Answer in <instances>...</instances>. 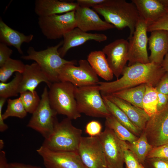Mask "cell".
<instances>
[{"label":"cell","mask_w":168,"mask_h":168,"mask_svg":"<svg viewBox=\"0 0 168 168\" xmlns=\"http://www.w3.org/2000/svg\"><path fill=\"white\" fill-rule=\"evenodd\" d=\"M166 72L161 65L136 63L126 66L120 78L112 82L99 81L98 85L101 94L104 95L143 84L155 87Z\"/></svg>","instance_id":"1"},{"label":"cell","mask_w":168,"mask_h":168,"mask_svg":"<svg viewBox=\"0 0 168 168\" xmlns=\"http://www.w3.org/2000/svg\"><path fill=\"white\" fill-rule=\"evenodd\" d=\"M92 9L101 15L105 21L118 29L128 28L130 35L128 40L132 36L140 18L134 4L125 0H106L104 3Z\"/></svg>","instance_id":"2"},{"label":"cell","mask_w":168,"mask_h":168,"mask_svg":"<svg viewBox=\"0 0 168 168\" xmlns=\"http://www.w3.org/2000/svg\"><path fill=\"white\" fill-rule=\"evenodd\" d=\"M63 43L62 40L55 46L48 47L40 51H36L33 47H29L27 51V55H22L21 58L25 60L34 61L45 73L50 82H58L59 73L65 65L77 64L76 60H66L60 55L58 50Z\"/></svg>","instance_id":"3"},{"label":"cell","mask_w":168,"mask_h":168,"mask_svg":"<svg viewBox=\"0 0 168 168\" xmlns=\"http://www.w3.org/2000/svg\"><path fill=\"white\" fill-rule=\"evenodd\" d=\"M82 134V130L74 126L71 120L66 118L57 123L42 145L54 151L77 152Z\"/></svg>","instance_id":"4"},{"label":"cell","mask_w":168,"mask_h":168,"mask_svg":"<svg viewBox=\"0 0 168 168\" xmlns=\"http://www.w3.org/2000/svg\"><path fill=\"white\" fill-rule=\"evenodd\" d=\"M76 87L68 82H58L52 83L48 91L51 107L57 114L65 115L71 120L81 116L75 98Z\"/></svg>","instance_id":"5"},{"label":"cell","mask_w":168,"mask_h":168,"mask_svg":"<svg viewBox=\"0 0 168 168\" xmlns=\"http://www.w3.org/2000/svg\"><path fill=\"white\" fill-rule=\"evenodd\" d=\"M75 96L81 114L105 118L111 115L104 102L98 85L76 87Z\"/></svg>","instance_id":"6"},{"label":"cell","mask_w":168,"mask_h":168,"mask_svg":"<svg viewBox=\"0 0 168 168\" xmlns=\"http://www.w3.org/2000/svg\"><path fill=\"white\" fill-rule=\"evenodd\" d=\"M40 99V103L32 114L27 127L38 132L46 139L52 133L58 122L57 113L50 104L47 86L44 88Z\"/></svg>","instance_id":"7"},{"label":"cell","mask_w":168,"mask_h":168,"mask_svg":"<svg viewBox=\"0 0 168 168\" xmlns=\"http://www.w3.org/2000/svg\"><path fill=\"white\" fill-rule=\"evenodd\" d=\"M75 11L61 15L39 17L38 24L43 34L48 39L55 40L77 27Z\"/></svg>","instance_id":"8"},{"label":"cell","mask_w":168,"mask_h":168,"mask_svg":"<svg viewBox=\"0 0 168 168\" xmlns=\"http://www.w3.org/2000/svg\"><path fill=\"white\" fill-rule=\"evenodd\" d=\"M79 66L69 63L65 65L59 74V82H68L77 87L98 85V75L87 60L81 59Z\"/></svg>","instance_id":"9"},{"label":"cell","mask_w":168,"mask_h":168,"mask_svg":"<svg viewBox=\"0 0 168 168\" xmlns=\"http://www.w3.org/2000/svg\"><path fill=\"white\" fill-rule=\"evenodd\" d=\"M147 23L140 18L132 36L129 40L128 66L149 63L147 49Z\"/></svg>","instance_id":"10"},{"label":"cell","mask_w":168,"mask_h":168,"mask_svg":"<svg viewBox=\"0 0 168 168\" xmlns=\"http://www.w3.org/2000/svg\"><path fill=\"white\" fill-rule=\"evenodd\" d=\"M103 148L107 168H124L123 147L126 142L119 139L105 127L98 136Z\"/></svg>","instance_id":"11"},{"label":"cell","mask_w":168,"mask_h":168,"mask_svg":"<svg viewBox=\"0 0 168 168\" xmlns=\"http://www.w3.org/2000/svg\"><path fill=\"white\" fill-rule=\"evenodd\" d=\"M142 131L153 147L168 144V104L150 117Z\"/></svg>","instance_id":"12"},{"label":"cell","mask_w":168,"mask_h":168,"mask_svg":"<svg viewBox=\"0 0 168 168\" xmlns=\"http://www.w3.org/2000/svg\"><path fill=\"white\" fill-rule=\"evenodd\" d=\"M77 152L82 162L87 168H107L98 136L82 137Z\"/></svg>","instance_id":"13"},{"label":"cell","mask_w":168,"mask_h":168,"mask_svg":"<svg viewBox=\"0 0 168 168\" xmlns=\"http://www.w3.org/2000/svg\"><path fill=\"white\" fill-rule=\"evenodd\" d=\"M45 168H87L77 152L57 151L41 146L36 150Z\"/></svg>","instance_id":"14"},{"label":"cell","mask_w":168,"mask_h":168,"mask_svg":"<svg viewBox=\"0 0 168 168\" xmlns=\"http://www.w3.org/2000/svg\"><path fill=\"white\" fill-rule=\"evenodd\" d=\"M102 51L107 56L114 75L118 79L128 61V41L124 39L116 40L105 45Z\"/></svg>","instance_id":"15"},{"label":"cell","mask_w":168,"mask_h":168,"mask_svg":"<svg viewBox=\"0 0 168 168\" xmlns=\"http://www.w3.org/2000/svg\"><path fill=\"white\" fill-rule=\"evenodd\" d=\"M75 16L77 27L85 32L104 31L115 28L102 20L95 11L90 8L79 6L75 11Z\"/></svg>","instance_id":"16"},{"label":"cell","mask_w":168,"mask_h":168,"mask_svg":"<svg viewBox=\"0 0 168 168\" xmlns=\"http://www.w3.org/2000/svg\"><path fill=\"white\" fill-rule=\"evenodd\" d=\"M63 37V44L58 50L62 58L70 49L82 45L87 41L93 40L100 42L107 39V36L104 34L88 33L77 27L66 34Z\"/></svg>","instance_id":"17"},{"label":"cell","mask_w":168,"mask_h":168,"mask_svg":"<svg viewBox=\"0 0 168 168\" xmlns=\"http://www.w3.org/2000/svg\"><path fill=\"white\" fill-rule=\"evenodd\" d=\"M140 18L147 24L153 22L168 12V0H132Z\"/></svg>","instance_id":"18"},{"label":"cell","mask_w":168,"mask_h":168,"mask_svg":"<svg viewBox=\"0 0 168 168\" xmlns=\"http://www.w3.org/2000/svg\"><path fill=\"white\" fill-rule=\"evenodd\" d=\"M42 82L45 83L49 88L52 83L39 65L34 62L26 64L22 73V78L19 88L20 93L26 91L34 92L38 86Z\"/></svg>","instance_id":"19"},{"label":"cell","mask_w":168,"mask_h":168,"mask_svg":"<svg viewBox=\"0 0 168 168\" xmlns=\"http://www.w3.org/2000/svg\"><path fill=\"white\" fill-rule=\"evenodd\" d=\"M151 32L148 40L149 49L151 52L149 62L161 65L168 53V32L159 30Z\"/></svg>","instance_id":"20"},{"label":"cell","mask_w":168,"mask_h":168,"mask_svg":"<svg viewBox=\"0 0 168 168\" xmlns=\"http://www.w3.org/2000/svg\"><path fill=\"white\" fill-rule=\"evenodd\" d=\"M79 7L77 2L58 0H36L35 12L39 17L46 16L75 11Z\"/></svg>","instance_id":"21"},{"label":"cell","mask_w":168,"mask_h":168,"mask_svg":"<svg viewBox=\"0 0 168 168\" xmlns=\"http://www.w3.org/2000/svg\"><path fill=\"white\" fill-rule=\"evenodd\" d=\"M104 96L120 108L134 125L142 131L144 130L150 116L143 109L111 94Z\"/></svg>","instance_id":"22"},{"label":"cell","mask_w":168,"mask_h":168,"mask_svg":"<svg viewBox=\"0 0 168 168\" xmlns=\"http://www.w3.org/2000/svg\"><path fill=\"white\" fill-rule=\"evenodd\" d=\"M32 34L26 35L15 30L6 24L0 19V41L7 46L15 47L20 54H23L21 46L23 43H29L33 39Z\"/></svg>","instance_id":"23"},{"label":"cell","mask_w":168,"mask_h":168,"mask_svg":"<svg viewBox=\"0 0 168 168\" xmlns=\"http://www.w3.org/2000/svg\"><path fill=\"white\" fill-rule=\"evenodd\" d=\"M87 61L98 76L107 81L112 79L114 74L102 51L91 52L87 56Z\"/></svg>","instance_id":"24"},{"label":"cell","mask_w":168,"mask_h":168,"mask_svg":"<svg viewBox=\"0 0 168 168\" xmlns=\"http://www.w3.org/2000/svg\"><path fill=\"white\" fill-rule=\"evenodd\" d=\"M146 85L145 84H141L111 94L135 106L143 109L142 103L145 91Z\"/></svg>","instance_id":"25"},{"label":"cell","mask_w":168,"mask_h":168,"mask_svg":"<svg viewBox=\"0 0 168 168\" xmlns=\"http://www.w3.org/2000/svg\"><path fill=\"white\" fill-rule=\"evenodd\" d=\"M101 95L104 102L111 114L132 133L139 137L141 135L142 131L133 124L125 113L120 108L105 96Z\"/></svg>","instance_id":"26"},{"label":"cell","mask_w":168,"mask_h":168,"mask_svg":"<svg viewBox=\"0 0 168 168\" xmlns=\"http://www.w3.org/2000/svg\"><path fill=\"white\" fill-rule=\"evenodd\" d=\"M126 147L133 152L141 164L143 163L153 147L148 142L145 134L143 131L135 141L132 143L127 142Z\"/></svg>","instance_id":"27"},{"label":"cell","mask_w":168,"mask_h":168,"mask_svg":"<svg viewBox=\"0 0 168 168\" xmlns=\"http://www.w3.org/2000/svg\"><path fill=\"white\" fill-rule=\"evenodd\" d=\"M105 119V127L111 129L120 140L132 143L138 138V137L121 124L112 115Z\"/></svg>","instance_id":"28"},{"label":"cell","mask_w":168,"mask_h":168,"mask_svg":"<svg viewBox=\"0 0 168 168\" xmlns=\"http://www.w3.org/2000/svg\"><path fill=\"white\" fill-rule=\"evenodd\" d=\"M158 91L155 87L146 85L142 100L143 109L150 117L157 112Z\"/></svg>","instance_id":"29"},{"label":"cell","mask_w":168,"mask_h":168,"mask_svg":"<svg viewBox=\"0 0 168 168\" xmlns=\"http://www.w3.org/2000/svg\"><path fill=\"white\" fill-rule=\"evenodd\" d=\"M25 65L21 61L9 58L0 68V81L6 82L14 72L22 73Z\"/></svg>","instance_id":"30"},{"label":"cell","mask_w":168,"mask_h":168,"mask_svg":"<svg viewBox=\"0 0 168 168\" xmlns=\"http://www.w3.org/2000/svg\"><path fill=\"white\" fill-rule=\"evenodd\" d=\"M22 78V74L15 73L13 78L8 83H0V97L7 98L16 96L19 93V88Z\"/></svg>","instance_id":"31"},{"label":"cell","mask_w":168,"mask_h":168,"mask_svg":"<svg viewBox=\"0 0 168 168\" xmlns=\"http://www.w3.org/2000/svg\"><path fill=\"white\" fill-rule=\"evenodd\" d=\"M7 102V109L2 114L4 120L10 117L23 119L26 116L27 112L19 97L14 99H9Z\"/></svg>","instance_id":"32"},{"label":"cell","mask_w":168,"mask_h":168,"mask_svg":"<svg viewBox=\"0 0 168 168\" xmlns=\"http://www.w3.org/2000/svg\"><path fill=\"white\" fill-rule=\"evenodd\" d=\"M20 98L27 113L32 114L38 106L40 99L37 92L26 91L21 93Z\"/></svg>","instance_id":"33"},{"label":"cell","mask_w":168,"mask_h":168,"mask_svg":"<svg viewBox=\"0 0 168 168\" xmlns=\"http://www.w3.org/2000/svg\"><path fill=\"white\" fill-rule=\"evenodd\" d=\"M147 32L164 30L168 32V12L157 20L147 24Z\"/></svg>","instance_id":"34"},{"label":"cell","mask_w":168,"mask_h":168,"mask_svg":"<svg viewBox=\"0 0 168 168\" xmlns=\"http://www.w3.org/2000/svg\"><path fill=\"white\" fill-rule=\"evenodd\" d=\"M146 158L168 159V144L153 147Z\"/></svg>","instance_id":"35"},{"label":"cell","mask_w":168,"mask_h":168,"mask_svg":"<svg viewBox=\"0 0 168 168\" xmlns=\"http://www.w3.org/2000/svg\"><path fill=\"white\" fill-rule=\"evenodd\" d=\"M142 164L144 168H168V159L146 158Z\"/></svg>","instance_id":"36"},{"label":"cell","mask_w":168,"mask_h":168,"mask_svg":"<svg viewBox=\"0 0 168 168\" xmlns=\"http://www.w3.org/2000/svg\"><path fill=\"white\" fill-rule=\"evenodd\" d=\"M125 145L123 147L124 162L127 168H136L140 163L133 152L126 147Z\"/></svg>","instance_id":"37"},{"label":"cell","mask_w":168,"mask_h":168,"mask_svg":"<svg viewBox=\"0 0 168 168\" xmlns=\"http://www.w3.org/2000/svg\"><path fill=\"white\" fill-rule=\"evenodd\" d=\"M102 126L100 122L92 120L88 122L85 127V132L89 136L94 137L99 136L102 132Z\"/></svg>","instance_id":"38"},{"label":"cell","mask_w":168,"mask_h":168,"mask_svg":"<svg viewBox=\"0 0 168 168\" xmlns=\"http://www.w3.org/2000/svg\"><path fill=\"white\" fill-rule=\"evenodd\" d=\"M13 52L12 49L5 44L0 43V67H2L10 58Z\"/></svg>","instance_id":"39"},{"label":"cell","mask_w":168,"mask_h":168,"mask_svg":"<svg viewBox=\"0 0 168 168\" xmlns=\"http://www.w3.org/2000/svg\"><path fill=\"white\" fill-rule=\"evenodd\" d=\"M158 92L168 96V72H166L155 87Z\"/></svg>","instance_id":"40"},{"label":"cell","mask_w":168,"mask_h":168,"mask_svg":"<svg viewBox=\"0 0 168 168\" xmlns=\"http://www.w3.org/2000/svg\"><path fill=\"white\" fill-rule=\"evenodd\" d=\"M106 0H77V2L80 7L92 8L104 3Z\"/></svg>","instance_id":"41"},{"label":"cell","mask_w":168,"mask_h":168,"mask_svg":"<svg viewBox=\"0 0 168 168\" xmlns=\"http://www.w3.org/2000/svg\"><path fill=\"white\" fill-rule=\"evenodd\" d=\"M168 104V96L158 92L157 111L163 109Z\"/></svg>","instance_id":"42"},{"label":"cell","mask_w":168,"mask_h":168,"mask_svg":"<svg viewBox=\"0 0 168 168\" xmlns=\"http://www.w3.org/2000/svg\"><path fill=\"white\" fill-rule=\"evenodd\" d=\"M6 99L0 98V131L1 132H4L8 128V126L4 121L2 118V107L6 102Z\"/></svg>","instance_id":"43"},{"label":"cell","mask_w":168,"mask_h":168,"mask_svg":"<svg viewBox=\"0 0 168 168\" xmlns=\"http://www.w3.org/2000/svg\"><path fill=\"white\" fill-rule=\"evenodd\" d=\"M9 168H42L39 166L19 162H12L9 163Z\"/></svg>","instance_id":"44"},{"label":"cell","mask_w":168,"mask_h":168,"mask_svg":"<svg viewBox=\"0 0 168 168\" xmlns=\"http://www.w3.org/2000/svg\"><path fill=\"white\" fill-rule=\"evenodd\" d=\"M0 168H9L5 152L2 150L0 151Z\"/></svg>","instance_id":"45"},{"label":"cell","mask_w":168,"mask_h":168,"mask_svg":"<svg viewBox=\"0 0 168 168\" xmlns=\"http://www.w3.org/2000/svg\"><path fill=\"white\" fill-rule=\"evenodd\" d=\"M161 66L166 72H168V53L165 55Z\"/></svg>","instance_id":"46"},{"label":"cell","mask_w":168,"mask_h":168,"mask_svg":"<svg viewBox=\"0 0 168 168\" xmlns=\"http://www.w3.org/2000/svg\"><path fill=\"white\" fill-rule=\"evenodd\" d=\"M4 147V142L2 139L0 140V150H2Z\"/></svg>","instance_id":"47"},{"label":"cell","mask_w":168,"mask_h":168,"mask_svg":"<svg viewBox=\"0 0 168 168\" xmlns=\"http://www.w3.org/2000/svg\"><path fill=\"white\" fill-rule=\"evenodd\" d=\"M136 168H144L142 165L140 163Z\"/></svg>","instance_id":"48"}]
</instances>
